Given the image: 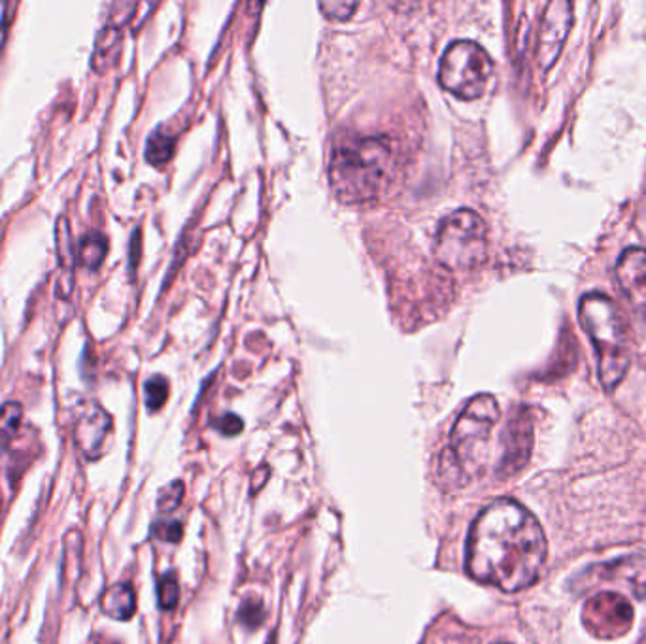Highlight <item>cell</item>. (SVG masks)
Returning a JSON list of instances; mask_svg holds the SVG:
<instances>
[{"mask_svg":"<svg viewBox=\"0 0 646 644\" xmlns=\"http://www.w3.org/2000/svg\"><path fill=\"white\" fill-rule=\"evenodd\" d=\"M135 8H137V4H127V2L112 7L108 23L101 28L99 38H96L95 54H93V69L96 72H103V70L108 69L112 62H114V59H116L125 23L131 20Z\"/></svg>","mask_w":646,"mask_h":644,"instance_id":"4fadbf2b","label":"cell"},{"mask_svg":"<svg viewBox=\"0 0 646 644\" xmlns=\"http://www.w3.org/2000/svg\"><path fill=\"white\" fill-rule=\"evenodd\" d=\"M159 607L161 609L171 610L178 605L180 586L174 573H166L161 576L158 584Z\"/></svg>","mask_w":646,"mask_h":644,"instance_id":"ffe728a7","label":"cell"},{"mask_svg":"<svg viewBox=\"0 0 646 644\" xmlns=\"http://www.w3.org/2000/svg\"><path fill=\"white\" fill-rule=\"evenodd\" d=\"M434 255L452 273L481 267L488 255V227L473 210H455L440 221L435 234Z\"/></svg>","mask_w":646,"mask_h":644,"instance_id":"5b68a950","label":"cell"},{"mask_svg":"<svg viewBox=\"0 0 646 644\" xmlns=\"http://www.w3.org/2000/svg\"><path fill=\"white\" fill-rule=\"evenodd\" d=\"M239 620L250 630H257L265 620V607L257 597H247L239 610Z\"/></svg>","mask_w":646,"mask_h":644,"instance_id":"44dd1931","label":"cell"},{"mask_svg":"<svg viewBox=\"0 0 646 644\" xmlns=\"http://www.w3.org/2000/svg\"><path fill=\"white\" fill-rule=\"evenodd\" d=\"M174 150H176V137L165 130V127H159L146 142V161L153 166H165L174 156Z\"/></svg>","mask_w":646,"mask_h":644,"instance_id":"9a60e30c","label":"cell"},{"mask_svg":"<svg viewBox=\"0 0 646 644\" xmlns=\"http://www.w3.org/2000/svg\"><path fill=\"white\" fill-rule=\"evenodd\" d=\"M111 433V414L104 411L103 406L96 403L82 406L74 424V442L85 456V460L96 461L103 458Z\"/></svg>","mask_w":646,"mask_h":644,"instance_id":"8fae6325","label":"cell"},{"mask_svg":"<svg viewBox=\"0 0 646 644\" xmlns=\"http://www.w3.org/2000/svg\"><path fill=\"white\" fill-rule=\"evenodd\" d=\"M533 448V416L530 409H518L510 416L507 429L503 433V456L499 463V474L503 479L520 473L530 461Z\"/></svg>","mask_w":646,"mask_h":644,"instance_id":"9c48e42d","label":"cell"},{"mask_svg":"<svg viewBox=\"0 0 646 644\" xmlns=\"http://www.w3.org/2000/svg\"><path fill=\"white\" fill-rule=\"evenodd\" d=\"M359 4L354 2H320V10L327 20L346 21L358 12Z\"/></svg>","mask_w":646,"mask_h":644,"instance_id":"603a6c76","label":"cell"},{"mask_svg":"<svg viewBox=\"0 0 646 644\" xmlns=\"http://www.w3.org/2000/svg\"><path fill=\"white\" fill-rule=\"evenodd\" d=\"M616 278L632 307L646 310V250H624L616 265Z\"/></svg>","mask_w":646,"mask_h":644,"instance_id":"7c38bea8","label":"cell"},{"mask_svg":"<svg viewBox=\"0 0 646 644\" xmlns=\"http://www.w3.org/2000/svg\"><path fill=\"white\" fill-rule=\"evenodd\" d=\"M23 422V406L15 401H8L0 406V439L12 440L15 433L20 432Z\"/></svg>","mask_w":646,"mask_h":644,"instance_id":"e0dca14e","label":"cell"},{"mask_svg":"<svg viewBox=\"0 0 646 644\" xmlns=\"http://www.w3.org/2000/svg\"><path fill=\"white\" fill-rule=\"evenodd\" d=\"M395 148L384 137L344 140L331 153L330 184L338 200L361 205L377 199L395 171Z\"/></svg>","mask_w":646,"mask_h":644,"instance_id":"7a4b0ae2","label":"cell"},{"mask_svg":"<svg viewBox=\"0 0 646 644\" xmlns=\"http://www.w3.org/2000/svg\"><path fill=\"white\" fill-rule=\"evenodd\" d=\"M492 74V57L473 41L452 42L440 59V88L461 101L481 99L488 90Z\"/></svg>","mask_w":646,"mask_h":644,"instance_id":"8992f818","label":"cell"},{"mask_svg":"<svg viewBox=\"0 0 646 644\" xmlns=\"http://www.w3.org/2000/svg\"><path fill=\"white\" fill-rule=\"evenodd\" d=\"M184 499V484L182 482H172L169 486L161 490L159 494L158 507L161 513H171L178 507Z\"/></svg>","mask_w":646,"mask_h":644,"instance_id":"7402d4cb","label":"cell"},{"mask_svg":"<svg viewBox=\"0 0 646 644\" xmlns=\"http://www.w3.org/2000/svg\"><path fill=\"white\" fill-rule=\"evenodd\" d=\"M635 622V610L626 597L603 591L590 597L582 609V624L586 631L601 641L624 637Z\"/></svg>","mask_w":646,"mask_h":644,"instance_id":"ba28073f","label":"cell"},{"mask_svg":"<svg viewBox=\"0 0 646 644\" xmlns=\"http://www.w3.org/2000/svg\"><path fill=\"white\" fill-rule=\"evenodd\" d=\"M268 479V467H259L254 474V482H252V492H257L259 487L267 482Z\"/></svg>","mask_w":646,"mask_h":644,"instance_id":"4316f807","label":"cell"},{"mask_svg":"<svg viewBox=\"0 0 646 644\" xmlns=\"http://www.w3.org/2000/svg\"><path fill=\"white\" fill-rule=\"evenodd\" d=\"M497 422L499 405L494 395L482 393L469 401L452 429L450 445L440 458L439 476L445 486H465L481 471Z\"/></svg>","mask_w":646,"mask_h":644,"instance_id":"3957f363","label":"cell"},{"mask_svg":"<svg viewBox=\"0 0 646 644\" xmlns=\"http://www.w3.org/2000/svg\"><path fill=\"white\" fill-rule=\"evenodd\" d=\"M549 554L543 528L518 501L489 503L476 518L468 541L465 567L471 578L507 594L530 588Z\"/></svg>","mask_w":646,"mask_h":644,"instance_id":"6da1fadb","label":"cell"},{"mask_svg":"<svg viewBox=\"0 0 646 644\" xmlns=\"http://www.w3.org/2000/svg\"><path fill=\"white\" fill-rule=\"evenodd\" d=\"M104 614L114 618V620H129L137 609V599L129 584H114L112 588L106 589L103 596Z\"/></svg>","mask_w":646,"mask_h":644,"instance_id":"5bb4252c","label":"cell"},{"mask_svg":"<svg viewBox=\"0 0 646 644\" xmlns=\"http://www.w3.org/2000/svg\"><path fill=\"white\" fill-rule=\"evenodd\" d=\"M599 584H622L637 599H645L646 554H627L611 562L593 563L570 580V589L580 596L598 588Z\"/></svg>","mask_w":646,"mask_h":644,"instance_id":"52a82bcc","label":"cell"},{"mask_svg":"<svg viewBox=\"0 0 646 644\" xmlns=\"http://www.w3.org/2000/svg\"><path fill=\"white\" fill-rule=\"evenodd\" d=\"M57 254L62 268H72L74 265V246H72V234L67 218L57 221Z\"/></svg>","mask_w":646,"mask_h":644,"instance_id":"ac0fdd59","label":"cell"},{"mask_svg":"<svg viewBox=\"0 0 646 644\" xmlns=\"http://www.w3.org/2000/svg\"><path fill=\"white\" fill-rule=\"evenodd\" d=\"M108 254V240L99 231L85 234L80 244V261L85 268L96 271L103 265L104 257Z\"/></svg>","mask_w":646,"mask_h":644,"instance_id":"2e32d148","label":"cell"},{"mask_svg":"<svg viewBox=\"0 0 646 644\" xmlns=\"http://www.w3.org/2000/svg\"><path fill=\"white\" fill-rule=\"evenodd\" d=\"M578 315L598 354L601 386L612 391L626 377L632 359L624 315L611 297L603 294L585 295Z\"/></svg>","mask_w":646,"mask_h":644,"instance_id":"277c9868","label":"cell"},{"mask_svg":"<svg viewBox=\"0 0 646 644\" xmlns=\"http://www.w3.org/2000/svg\"><path fill=\"white\" fill-rule=\"evenodd\" d=\"M12 10H14V4L0 2V49H2L8 38V27H10V21H12Z\"/></svg>","mask_w":646,"mask_h":644,"instance_id":"484cf974","label":"cell"},{"mask_svg":"<svg viewBox=\"0 0 646 644\" xmlns=\"http://www.w3.org/2000/svg\"><path fill=\"white\" fill-rule=\"evenodd\" d=\"M570 23H573V7L569 2H551L546 7L539 36V49H537V61L543 70L554 67L557 57L562 54L565 38L569 35Z\"/></svg>","mask_w":646,"mask_h":644,"instance_id":"30bf717a","label":"cell"},{"mask_svg":"<svg viewBox=\"0 0 646 644\" xmlns=\"http://www.w3.org/2000/svg\"><path fill=\"white\" fill-rule=\"evenodd\" d=\"M146 406L148 411L158 412L169 399V380L165 377H152L145 386Z\"/></svg>","mask_w":646,"mask_h":644,"instance_id":"d6986e66","label":"cell"},{"mask_svg":"<svg viewBox=\"0 0 646 644\" xmlns=\"http://www.w3.org/2000/svg\"><path fill=\"white\" fill-rule=\"evenodd\" d=\"M216 427L220 429L223 435H239V433L244 429V424H242V419L239 416H234V414H226V416H221L220 419H216Z\"/></svg>","mask_w":646,"mask_h":644,"instance_id":"d4e9b609","label":"cell"},{"mask_svg":"<svg viewBox=\"0 0 646 644\" xmlns=\"http://www.w3.org/2000/svg\"><path fill=\"white\" fill-rule=\"evenodd\" d=\"M153 531L161 541L178 542L182 539V533H184V528H182L180 521H161L153 528Z\"/></svg>","mask_w":646,"mask_h":644,"instance_id":"cb8c5ba5","label":"cell"}]
</instances>
